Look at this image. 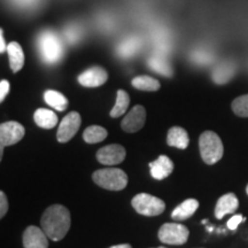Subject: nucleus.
<instances>
[{
    "label": "nucleus",
    "mask_w": 248,
    "mask_h": 248,
    "mask_svg": "<svg viewBox=\"0 0 248 248\" xmlns=\"http://www.w3.org/2000/svg\"><path fill=\"white\" fill-rule=\"evenodd\" d=\"M40 224L49 239L53 241L63 239L71 224L69 210L62 204H53L43 214Z\"/></svg>",
    "instance_id": "f257e3e1"
},
{
    "label": "nucleus",
    "mask_w": 248,
    "mask_h": 248,
    "mask_svg": "<svg viewBox=\"0 0 248 248\" xmlns=\"http://www.w3.org/2000/svg\"><path fill=\"white\" fill-rule=\"evenodd\" d=\"M200 154L207 164H215L222 159L224 148L221 138L214 131H204L199 139Z\"/></svg>",
    "instance_id": "f03ea898"
},
{
    "label": "nucleus",
    "mask_w": 248,
    "mask_h": 248,
    "mask_svg": "<svg viewBox=\"0 0 248 248\" xmlns=\"http://www.w3.org/2000/svg\"><path fill=\"white\" fill-rule=\"evenodd\" d=\"M95 184L110 191H121L128 184V176L123 170L108 168L97 170L92 176Z\"/></svg>",
    "instance_id": "7ed1b4c3"
},
{
    "label": "nucleus",
    "mask_w": 248,
    "mask_h": 248,
    "mask_svg": "<svg viewBox=\"0 0 248 248\" xmlns=\"http://www.w3.org/2000/svg\"><path fill=\"white\" fill-rule=\"evenodd\" d=\"M39 51L46 63H57L61 60L63 47L59 37L53 31H44L38 39Z\"/></svg>",
    "instance_id": "20e7f679"
},
{
    "label": "nucleus",
    "mask_w": 248,
    "mask_h": 248,
    "mask_svg": "<svg viewBox=\"0 0 248 248\" xmlns=\"http://www.w3.org/2000/svg\"><path fill=\"white\" fill-rule=\"evenodd\" d=\"M132 207L144 216H157L166 209V203L159 198L147 193H139L132 199Z\"/></svg>",
    "instance_id": "39448f33"
},
{
    "label": "nucleus",
    "mask_w": 248,
    "mask_h": 248,
    "mask_svg": "<svg viewBox=\"0 0 248 248\" xmlns=\"http://www.w3.org/2000/svg\"><path fill=\"white\" fill-rule=\"evenodd\" d=\"M24 126L15 121L0 124V161L2 159L4 148L17 144L24 137Z\"/></svg>",
    "instance_id": "423d86ee"
},
{
    "label": "nucleus",
    "mask_w": 248,
    "mask_h": 248,
    "mask_svg": "<svg viewBox=\"0 0 248 248\" xmlns=\"http://www.w3.org/2000/svg\"><path fill=\"white\" fill-rule=\"evenodd\" d=\"M190 231L185 225L178 223H166L160 228L159 239L168 245H183L188 239Z\"/></svg>",
    "instance_id": "0eeeda50"
},
{
    "label": "nucleus",
    "mask_w": 248,
    "mask_h": 248,
    "mask_svg": "<svg viewBox=\"0 0 248 248\" xmlns=\"http://www.w3.org/2000/svg\"><path fill=\"white\" fill-rule=\"evenodd\" d=\"M80 115L77 111H70L62 119L59 125L57 138L60 142L69 141L76 135L80 126Z\"/></svg>",
    "instance_id": "6e6552de"
},
{
    "label": "nucleus",
    "mask_w": 248,
    "mask_h": 248,
    "mask_svg": "<svg viewBox=\"0 0 248 248\" xmlns=\"http://www.w3.org/2000/svg\"><path fill=\"white\" fill-rule=\"evenodd\" d=\"M146 109L140 105H137L126 114L122 121V129L125 132H137L145 125Z\"/></svg>",
    "instance_id": "1a4fd4ad"
},
{
    "label": "nucleus",
    "mask_w": 248,
    "mask_h": 248,
    "mask_svg": "<svg viewBox=\"0 0 248 248\" xmlns=\"http://www.w3.org/2000/svg\"><path fill=\"white\" fill-rule=\"evenodd\" d=\"M125 148L121 145L113 144L100 148L97 153V159L99 162L105 164V166H114V164L123 162V160L125 159Z\"/></svg>",
    "instance_id": "9d476101"
},
{
    "label": "nucleus",
    "mask_w": 248,
    "mask_h": 248,
    "mask_svg": "<svg viewBox=\"0 0 248 248\" xmlns=\"http://www.w3.org/2000/svg\"><path fill=\"white\" fill-rule=\"evenodd\" d=\"M108 79L107 71L101 67H92L78 76L80 85L85 88H98L104 85Z\"/></svg>",
    "instance_id": "9b49d317"
},
{
    "label": "nucleus",
    "mask_w": 248,
    "mask_h": 248,
    "mask_svg": "<svg viewBox=\"0 0 248 248\" xmlns=\"http://www.w3.org/2000/svg\"><path fill=\"white\" fill-rule=\"evenodd\" d=\"M47 238L43 229L35 225L28 226L23 233V246L24 248H48Z\"/></svg>",
    "instance_id": "f8f14e48"
},
{
    "label": "nucleus",
    "mask_w": 248,
    "mask_h": 248,
    "mask_svg": "<svg viewBox=\"0 0 248 248\" xmlns=\"http://www.w3.org/2000/svg\"><path fill=\"white\" fill-rule=\"evenodd\" d=\"M239 207V200L234 193H226L217 201L215 207V217L217 219H222L228 214L237 212Z\"/></svg>",
    "instance_id": "ddd939ff"
},
{
    "label": "nucleus",
    "mask_w": 248,
    "mask_h": 248,
    "mask_svg": "<svg viewBox=\"0 0 248 248\" xmlns=\"http://www.w3.org/2000/svg\"><path fill=\"white\" fill-rule=\"evenodd\" d=\"M152 177L162 181L173 171V163L166 155H161L156 160L150 163Z\"/></svg>",
    "instance_id": "4468645a"
},
{
    "label": "nucleus",
    "mask_w": 248,
    "mask_h": 248,
    "mask_svg": "<svg viewBox=\"0 0 248 248\" xmlns=\"http://www.w3.org/2000/svg\"><path fill=\"white\" fill-rule=\"evenodd\" d=\"M237 67L232 61H223L213 70V80L216 84H225L234 76Z\"/></svg>",
    "instance_id": "2eb2a0df"
},
{
    "label": "nucleus",
    "mask_w": 248,
    "mask_h": 248,
    "mask_svg": "<svg viewBox=\"0 0 248 248\" xmlns=\"http://www.w3.org/2000/svg\"><path fill=\"white\" fill-rule=\"evenodd\" d=\"M167 142L171 147L185 150L188 146L190 138H188V135L185 129L181 128V126H173L169 130L168 136H167Z\"/></svg>",
    "instance_id": "dca6fc26"
},
{
    "label": "nucleus",
    "mask_w": 248,
    "mask_h": 248,
    "mask_svg": "<svg viewBox=\"0 0 248 248\" xmlns=\"http://www.w3.org/2000/svg\"><path fill=\"white\" fill-rule=\"evenodd\" d=\"M199 208V201L195 199H187L172 210L171 217L175 221H185L190 218Z\"/></svg>",
    "instance_id": "f3484780"
},
{
    "label": "nucleus",
    "mask_w": 248,
    "mask_h": 248,
    "mask_svg": "<svg viewBox=\"0 0 248 248\" xmlns=\"http://www.w3.org/2000/svg\"><path fill=\"white\" fill-rule=\"evenodd\" d=\"M9 66L14 73H17L24 66V53L21 45L16 42H12L7 45Z\"/></svg>",
    "instance_id": "a211bd4d"
},
{
    "label": "nucleus",
    "mask_w": 248,
    "mask_h": 248,
    "mask_svg": "<svg viewBox=\"0 0 248 248\" xmlns=\"http://www.w3.org/2000/svg\"><path fill=\"white\" fill-rule=\"evenodd\" d=\"M35 122L38 126L43 129H53L59 122L58 115L52 110L46 108H39L35 111L33 115Z\"/></svg>",
    "instance_id": "6ab92c4d"
},
{
    "label": "nucleus",
    "mask_w": 248,
    "mask_h": 248,
    "mask_svg": "<svg viewBox=\"0 0 248 248\" xmlns=\"http://www.w3.org/2000/svg\"><path fill=\"white\" fill-rule=\"evenodd\" d=\"M44 99L46 104L59 111H63L68 107V99L63 94L54 90H47L44 93Z\"/></svg>",
    "instance_id": "aec40b11"
},
{
    "label": "nucleus",
    "mask_w": 248,
    "mask_h": 248,
    "mask_svg": "<svg viewBox=\"0 0 248 248\" xmlns=\"http://www.w3.org/2000/svg\"><path fill=\"white\" fill-rule=\"evenodd\" d=\"M133 88L140 90V91H157L160 89V82L151 76H137L132 79Z\"/></svg>",
    "instance_id": "412c9836"
},
{
    "label": "nucleus",
    "mask_w": 248,
    "mask_h": 248,
    "mask_svg": "<svg viewBox=\"0 0 248 248\" xmlns=\"http://www.w3.org/2000/svg\"><path fill=\"white\" fill-rule=\"evenodd\" d=\"M108 136V131L105 128L100 125H91L85 129L84 133H83V138L89 144H97L106 139Z\"/></svg>",
    "instance_id": "4be33fe9"
},
{
    "label": "nucleus",
    "mask_w": 248,
    "mask_h": 248,
    "mask_svg": "<svg viewBox=\"0 0 248 248\" xmlns=\"http://www.w3.org/2000/svg\"><path fill=\"white\" fill-rule=\"evenodd\" d=\"M130 104V97L129 94L123 90H119L117 91V97H116V102L114 105L113 109L110 110V116L111 117H120L122 116L123 114H125V111L128 110Z\"/></svg>",
    "instance_id": "5701e85b"
},
{
    "label": "nucleus",
    "mask_w": 248,
    "mask_h": 248,
    "mask_svg": "<svg viewBox=\"0 0 248 248\" xmlns=\"http://www.w3.org/2000/svg\"><path fill=\"white\" fill-rule=\"evenodd\" d=\"M148 64H150V68L152 70L156 71V73L161 74V75H164L167 77H170L172 75L171 68H170L169 63L163 58L152 57L150 61H148Z\"/></svg>",
    "instance_id": "b1692460"
},
{
    "label": "nucleus",
    "mask_w": 248,
    "mask_h": 248,
    "mask_svg": "<svg viewBox=\"0 0 248 248\" xmlns=\"http://www.w3.org/2000/svg\"><path fill=\"white\" fill-rule=\"evenodd\" d=\"M232 110L237 116L248 117V94L234 99L232 102Z\"/></svg>",
    "instance_id": "393cba45"
},
{
    "label": "nucleus",
    "mask_w": 248,
    "mask_h": 248,
    "mask_svg": "<svg viewBox=\"0 0 248 248\" xmlns=\"http://www.w3.org/2000/svg\"><path fill=\"white\" fill-rule=\"evenodd\" d=\"M244 221H246V218H245L243 215H239V214H238V215L232 216L228 221V228L230 229V230H235V229L238 228V225Z\"/></svg>",
    "instance_id": "a878e982"
},
{
    "label": "nucleus",
    "mask_w": 248,
    "mask_h": 248,
    "mask_svg": "<svg viewBox=\"0 0 248 248\" xmlns=\"http://www.w3.org/2000/svg\"><path fill=\"white\" fill-rule=\"evenodd\" d=\"M8 210V200L6 194L2 191H0V219L6 215Z\"/></svg>",
    "instance_id": "bb28decb"
},
{
    "label": "nucleus",
    "mask_w": 248,
    "mask_h": 248,
    "mask_svg": "<svg viewBox=\"0 0 248 248\" xmlns=\"http://www.w3.org/2000/svg\"><path fill=\"white\" fill-rule=\"evenodd\" d=\"M9 88H11V86H9L8 80L4 79V80H1V82H0V104L4 101V99L6 97H7V94L9 92Z\"/></svg>",
    "instance_id": "cd10ccee"
},
{
    "label": "nucleus",
    "mask_w": 248,
    "mask_h": 248,
    "mask_svg": "<svg viewBox=\"0 0 248 248\" xmlns=\"http://www.w3.org/2000/svg\"><path fill=\"white\" fill-rule=\"evenodd\" d=\"M5 51H7V46L4 39V32H2V29H0V53H4Z\"/></svg>",
    "instance_id": "c85d7f7f"
},
{
    "label": "nucleus",
    "mask_w": 248,
    "mask_h": 248,
    "mask_svg": "<svg viewBox=\"0 0 248 248\" xmlns=\"http://www.w3.org/2000/svg\"><path fill=\"white\" fill-rule=\"evenodd\" d=\"M109 248H132L129 244H122V245H116V246H111Z\"/></svg>",
    "instance_id": "c756f323"
},
{
    "label": "nucleus",
    "mask_w": 248,
    "mask_h": 248,
    "mask_svg": "<svg viewBox=\"0 0 248 248\" xmlns=\"http://www.w3.org/2000/svg\"><path fill=\"white\" fill-rule=\"evenodd\" d=\"M246 192H247V194H248V185L246 186Z\"/></svg>",
    "instance_id": "7c9ffc66"
},
{
    "label": "nucleus",
    "mask_w": 248,
    "mask_h": 248,
    "mask_svg": "<svg viewBox=\"0 0 248 248\" xmlns=\"http://www.w3.org/2000/svg\"><path fill=\"white\" fill-rule=\"evenodd\" d=\"M157 248H166V247H157Z\"/></svg>",
    "instance_id": "2f4dec72"
}]
</instances>
